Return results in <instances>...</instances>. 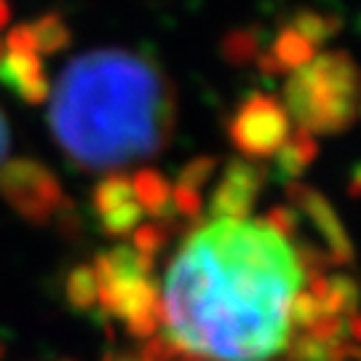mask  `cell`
I'll return each mask as SVG.
<instances>
[{"label":"cell","mask_w":361,"mask_h":361,"mask_svg":"<svg viewBox=\"0 0 361 361\" xmlns=\"http://www.w3.org/2000/svg\"><path fill=\"white\" fill-rule=\"evenodd\" d=\"M164 241H166V233H164V228H158V225H140L134 231V235H131V246L137 252L147 255V257H155L158 249L164 246Z\"/></svg>","instance_id":"obj_17"},{"label":"cell","mask_w":361,"mask_h":361,"mask_svg":"<svg viewBox=\"0 0 361 361\" xmlns=\"http://www.w3.org/2000/svg\"><path fill=\"white\" fill-rule=\"evenodd\" d=\"M231 142L246 158H271L292 134L284 104L271 94H252L235 107L228 123Z\"/></svg>","instance_id":"obj_5"},{"label":"cell","mask_w":361,"mask_h":361,"mask_svg":"<svg viewBox=\"0 0 361 361\" xmlns=\"http://www.w3.org/2000/svg\"><path fill=\"white\" fill-rule=\"evenodd\" d=\"M67 302L75 310H97L99 308V284H97V273L91 265H78L65 281Z\"/></svg>","instance_id":"obj_14"},{"label":"cell","mask_w":361,"mask_h":361,"mask_svg":"<svg viewBox=\"0 0 361 361\" xmlns=\"http://www.w3.org/2000/svg\"><path fill=\"white\" fill-rule=\"evenodd\" d=\"M102 361H140V356H131V353H118V350H110Z\"/></svg>","instance_id":"obj_20"},{"label":"cell","mask_w":361,"mask_h":361,"mask_svg":"<svg viewBox=\"0 0 361 361\" xmlns=\"http://www.w3.org/2000/svg\"><path fill=\"white\" fill-rule=\"evenodd\" d=\"M217 169V161L214 158H209V155H201V158H193L188 166L182 169L180 174V182L182 188H190V190H198L201 193V188L212 180V171Z\"/></svg>","instance_id":"obj_16"},{"label":"cell","mask_w":361,"mask_h":361,"mask_svg":"<svg viewBox=\"0 0 361 361\" xmlns=\"http://www.w3.org/2000/svg\"><path fill=\"white\" fill-rule=\"evenodd\" d=\"M284 110L308 134H343L361 110V67L348 51L316 54L286 78Z\"/></svg>","instance_id":"obj_3"},{"label":"cell","mask_w":361,"mask_h":361,"mask_svg":"<svg viewBox=\"0 0 361 361\" xmlns=\"http://www.w3.org/2000/svg\"><path fill=\"white\" fill-rule=\"evenodd\" d=\"M49 126L78 169H126L171 142L177 91L153 56L94 49L62 70L51 89Z\"/></svg>","instance_id":"obj_2"},{"label":"cell","mask_w":361,"mask_h":361,"mask_svg":"<svg viewBox=\"0 0 361 361\" xmlns=\"http://www.w3.org/2000/svg\"><path fill=\"white\" fill-rule=\"evenodd\" d=\"M222 56L231 62L233 67H244L257 62L259 56V32L252 27H238L231 30L222 38Z\"/></svg>","instance_id":"obj_15"},{"label":"cell","mask_w":361,"mask_h":361,"mask_svg":"<svg viewBox=\"0 0 361 361\" xmlns=\"http://www.w3.org/2000/svg\"><path fill=\"white\" fill-rule=\"evenodd\" d=\"M297 249L262 219H212L185 238L161 292L164 343L185 361H273L305 289Z\"/></svg>","instance_id":"obj_1"},{"label":"cell","mask_w":361,"mask_h":361,"mask_svg":"<svg viewBox=\"0 0 361 361\" xmlns=\"http://www.w3.org/2000/svg\"><path fill=\"white\" fill-rule=\"evenodd\" d=\"M286 195L292 201V209L300 212L302 217H308V222L322 235L324 246L329 252V259L340 262V265L350 262L353 259L350 235L345 231V225H343V219L337 217V212L332 209V204L326 201V195H322L319 190L308 188V185H300V182H289Z\"/></svg>","instance_id":"obj_9"},{"label":"cell","mask_w":361,"mask_h":361,"mask_svg":"<svg viewBox=\"0 0 361 361\" xmlns=\"http://www.w3.org/2000/svg\"><path fill=\"white\" fill-rule=\"evenodd\" d=\"M319 54L316 46H310L302 35H297L292 27H284L268 51H259L257 67L265 75H292L300 67H305Z\"/></svg>","instance_id":"obj_10"},{"label":"cell","mask_w":361,"mask_h":361,"mask_svg":"<svg viewBox=\"0 0 361 361\" xmlns=\"http://www.w3.org/2000/svg\"><path fill=\"white\" fill-rule=\"evenodd\" d=\"M99 284V310L123 322L131 337H153L161 329V292L153 276L116 279Z\"/></svg>","instance_id":"obj_7"},{"label":"cell","mask_w":361,"mask_h":361,"mask_svg":"<svg viewBox=\"0 0 361 361\" xmlns=\"http://www.w3.org/2000/svg\"><path fill=\"white\" fill-rule=\"evenodd\" d=\"M268 171L252 161L235 158L225 166V174L212 193L209 217L214 219H244L257 201L259 190L265 188Z\"/></svg>","instance_id":"obj_8"},{"label":"cell","mask_w":361,"mask_h":361,"mask_svg":"<svg viewBox=\"0 0 361 361\" xmlns=\"http://www.w3.org/2000/svg\"><path fill=\"white\" fill-rule=\"evenodd\" d=\"M292 30L297 35L308 40L310 46H324L332 38H337V32L343 30V19L337 13H324L316 11V8H300V11L292 16Z\"/></svg>","instance_id":"obj_13"},{"label":"cell","mask_w":361,"mask_h":361,"mask_svg":"<svg viewBox=\"0 0 361 361\" xmlns=\"http://www.w3.org/2000/svg\"><path fill=\"white\" fill-rule=\"evenodd\" d=\"M8 147H11V134H8V123L0 113V169L8 164Z\"/></svg>","instance_id":"obj_18"},{"label":"cell","mask_w":361,"mask_h":361,"mask_svg":"<svg viewBox=\"0 0 361 361\" xmlns=\"http://www.w3.org/2000/svg\"><path fill=\"white\" fill-rule=\"evenodd\" d=\"M348 193H350V195H361V164H359L356 169H353V174H350Z\"/></svg>","instance_id":"obj_19"},{"label":"cell","mask_w":361,"mask_h":361,"mask_svg":"<svg viewBox=\"0 0 361 361\" xmlns=\"http://www.w3.org/2000/svg\"><path fill=\"white\" fill-rule=\"evenodd\" d=\"M0 193L16 214L38 225L49 222L65 204L56 177L35 161H8L0 169Z\"/></svg>","instance_id":"obj_6"},{"label":"cell","mask_w":361,"mask_h":361,"mask_svg":"<svg viewBox=\"0 0 361 361\" xmlns=\"http://www.w3.org/2000/svg\"><path fill=\"white\" fill-rule=\"evenodd\" d=\"M316 155H319L316 137L308 134V131L297 129L295 134L286 137V142L281 145V150L276 153V174L286 182L297 180V177L316 161Z\"/></svg>","instance_id":"obj_11"},{"label":"cell","mask_w":361,"mask_h":361,"mask_svg":"<svg viewBox=\"0 0 361 361\" xmlns=\"http://www.w3.org/2000/svg\"><path fill=\"white\" fill-rule=\"evenodd\" d=\"M65 40V25L59 19H46L13 30L0 54V80L22 94L27 102H40L49 94L43 54Z\"/></svg>","instance_id":"obj_4"},{"label":"cell","mask_w":361,"mask_h":361,"mask_svg":"<svg viewBox=\"0 0 361 361\" xmlns=\"http://www.w3.org/2000/svg\"><path fill=\"white\" fill-rule=\"evenodd\" d=\"M131 190H134V198L142 207L145 214H153V217H166L169 214V209H171V185L158 171H153V169L137 171V177L131 180Z\"/></svg>","instance_id":"obj_12"}]
</instances>
